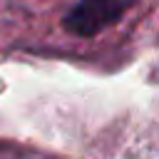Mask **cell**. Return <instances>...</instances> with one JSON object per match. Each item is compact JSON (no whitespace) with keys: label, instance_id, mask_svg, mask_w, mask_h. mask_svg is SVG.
Returning <instances> with one entry per match:
<instances>
[{"label":"cell","instance_id":"obj_1","mask_svg":"<svg viewBox=\"0 0 159 159\" xmlns=\"http://www.w3.org/2000/svg\"><path fill=\"white\" fill-rule=\"evenodd\" d=\"M134 0H80L65 15V30L77 37H92L114 25Z\"/></svg>","mask_w":159,"mask_h":159}]
</instances>
